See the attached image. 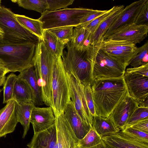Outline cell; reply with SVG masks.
<instances>
[{"instance_id": "4fadbf2b", "label": "cell", "mask_w": 148, "mask_h": 148, "mask_svg": "<svg viewBox=\"0 0 148 148\" xmlns=\"http://www.w3.org/2000/svg\"><path fill=\"white\" fill-rule=\"evenodd\" d=\"M124 78L131 96L138 103L148 98V77L125 73Z\"/></svg>"}, {"instance_id": "d4e9b609", "label": "cell", "mask_w": 148, "mask_h": 148, "mask_svg": "<svg viewBox=\"0 0 148 148\" xmlns=\"http://www.w3.org/2000/svg\"><path fill=\"white\" fill-rule=\"evenodd\" d=\"M125 7L123 5H119L118 8L100 24L92 36L91 45H96L100 42L111 25Z\"/></svg>"}, {"instance_id": "44dd1931", "label": "cell", "mask_w": 148, "mask_h": 148, "mask_svg": "<svg viewBox=\"0 0 148 148\" xmlns=\"http://www.w3.org/2000/svg\"><path fill=\"white\" fill-rule=\"evenodd\" d=\"M92 34L85 27L80 25L73 29L71 45L78 50L86 51L92 44Z\"/></svg>"}, {"instance_id": "7dc6e473", "label": "cell", "mask_w": 148, "mask_h": 148, "mask_svg": "<svg viewBox=\"0 0 148 148\" xmlns=\"http://www.w3.org/2000/svg\"><path fill=\"white\" fill-rule=\"evenodd\" d=\"M1 0H0V9L1 8Z\"/></svg>"}, {"instance_id": "74e56055", "label": "cell", "mask_w": 148, "mask_h": 148, "mask_svg": "<svg viewBox=\"0 0 148 148\" xmlns=\"http://www.w3.org/2000/svg\"><path fill=\"white\" fill-rule=\"evenodd\" d=\"M122 130L133 138L142 142L148 143V133L138 130L130 126L125 127Z\"/></svg>"}, {"instance_id": "d590c367", "label": "cell", "mask_w": 148, "mask_h": 148, "mask_svg": "<svg viewBox=\"0 0 148 148\" xmlns=\"http://www.w3.org/2000/svg\"><path fill=\"white\" fill-rule=\"evenodd\" d=\"M146 119H148V107L139 106L129 118L125 127L130 126Z\"/></svg>"}, {"instance_id": "f35d334b", "label": "cell", "mask_w": 148, "mask_h": 148, "mask_svg": "<svg viewBox=\"0 0 148 148\" xmlns=\"http://www.w3.org/2000/svg\"><path fill=\"white\" fill-rule=\"evenodd\" d=\"M74 0H47L48 5L47 10L53 11L61 8H66L73 3Z\"/></svg>"}, {"instance_id": "7a4b0ae2", "label": "cell", "mask_w": 148, "mask_h": 148, "mask_svg": "<svg viewBox=\"0 0 148 148\" xmlns=\"http://www.w3.org/2000/svg\"><path fill=\"white\" fill-rule=\"evenodd\" d=\"M57 58L48 49L42 40L36 45L33 67L41 88L42 101L44 104L52 108V82L54 66Z\"/></svg>"}, {"instance_id": "f546056e", "label": "cell", "mask_w": 148, "mask_h": 148, "mask_svg": "<svg viewBox=\"0 0 148 148\" xmlns=\"http://www.w3.org/2000/svg\"><path fill=\"white\" fill-rule=\"evenodd\" d=\"M148 63V41L137 48V52L130 60L128 68H135Z\"/></svg>"}, {"instance_id": "30bf717a", "label": "cell", "mask_w": 148, "mask_h": 148, "mask_svg": "<svg viewBox=\"0 0 148 148\" xmlns=\"http://www.w3.org/2000/svg\"><path fill=\"white\" fill-rule=\"evenodd\" d=\"M146 0H140L132 2L122 10L104 35L105 39L118 30L134 23L136 18Z\"/></svg>"}, {"instance_id": "6da1fadb", "label": "cell", "mask_w": 148, "mask_h": 148, "mask_svg": "<svg viewBox=\"0 0 148 148\" xmlns=\"http://www.w3.org/2000/svg\"><path fill=\"white\" fill-rule=\"evenodd\" d=\"M91 88L95 114L103 117H109L128 92L124 76L95 79Z\"/></svg>"}, {"instance_id": "277c9868", "label": "cell", "mask_w": 148, "mask_h": 148, "mask_svg": "<svg viewBox=\"0 0 148 148\" xmlns=\"http://www.w3.org/2000/svg\"><path fill=\"white\" fill-rule=\"evenodd\" d=\"M86 54L91 64L92 82L96 79L124 76L126 69L108 56L98 44L91 45L86 50Z\"/></svg>"}, {"instance_id": "cb8c5ba5", "label": "cell", "mask_w": 148, "mask_h": 148, "mask_svg": "<svg viewBox=\"0 0 148 148\" xmlns=\"http://www.w3.org/2000/svg\"><path fill=\"white\" fill-rule=\"evenodd\" d=\"M35 106L33 102L18 103L16 102V113L18 123L23 128L22 138H25L29 130L32 110Z\"/></svg>"}, {"instance_id": "8fae6325", "label": "cell", "mask_w": 148, "mask_h": 148, "mask_svg": "<svg viewBox=\"0 0 148 148\" xmlns=\"http://www.w3.org/2000/svg\"><path fill=\"white\" fill-rule=\"evenodd\" d=\"M55 117L58 148H78L79 140L75 134L64 113Z\"/></svg>"}, {"instance_id": "ab89813d", "label": "cell", "mask_w": 148, "mask_h": 148, "mask_svg": "<svg viewBox=\"0 0 148 148\" xmlns=\"http://www.w3.org/2000/svg\"><path fill=\"white\" fill-rule=\"evenodd\" d=\"M134 23L138 25L148 26V0L146 1L138 14Z\"/></svg>"}, {"instance_id": "836d02e7", "label": "cell", "mask_w": 148, "mask_h": 148, "mask_svg": "<svg viewBox=\"0 0 148 148\" xmlns=\"http://www.w3.org/2000/svg\"><path fill=\"white\" fill-rule=\"evenodd\" d=\"M119 5L114 6L112 8L97 17L91 22L84 25L85 27L92 34V36L100 24L118 8Z\"/></svg>"}, {"instance_id": "52a82bcc", "label": "cell", "mask_w": 148, "mask_h": 148, "mask_svg": "<svg viewBox=\"0 0 148 148\" xmlns=\"http://www.w3.org/2000/svg\"><path fill=\"white\" fill-rule=\"evenodd\" d=\"M93 10L79 8L53 11L47 10L38 19L41 22L43 30L69 26L75 27L80 25L81 19Z\"/></svg>"}, {"instance_id": "e0dca14e", "label": "cell", "mask_w": 148, "mask_h": 148, "mask_svg": "<svg viewBox=\"0 0 148 148\" xmlns=\"http://www.w3.org/2000/svg\"><path fill=\"white\" fill-rule=\"evenodd\" d=\"M16 102L10 101L0 110V137L13 132L18 123L16 109Z\"/></svg>"}, {"instance_id": "c3c4849f", "label": "cell", "mask_w": 148, "mask_h": 148, "mask_svg": "<svg viewBox=\"0 0 148 148\" xmlns=\"http://www.w3.org/2000/svg\"><path fill=\"white\" fill-rule=\"evenodd\" d=\"M1 90H0V92H1Z\"/></svg>"}, {"instance_id": "1f68e13d", "label": "cell", "mask_w": 148, "mask_h": 148, "mask_svg": "<svg viewBox=\"0 0 148 148\" xmlns=\"http://www.w3.org/2000/svg\"><path fill=\"white\" fill-rule=\"evenodd\" d=\"M101 137L92 127L82 139L79 140L78 148H88L96 146L102 142Z\"/></svg>"}, {"instance_id": "83f0119b", "label": "cell", "mask_w": 148, "mask_h": 148, "mask_svg": "<svg viewBox=\"0 0 148 148\" xmlns=\"http://www.w3.org/2000/svg\"><path fill=\"white\" fill-rule=\"evenodd\" d=\"M14 15L21 25L42 40L44 30L42 23L38 19H34L25 15L17 14H15Z\"/></svg>"}, {"instance_id": "d6a6232c", "label": "cell", "mask_w": 148, "mask_h": 148, "mask_svg": "<svg viewBox=\"0 0 148 148\" xmlns=\"http://www.w3.org/2000/svg\"><path fill=\"white\" fill-rule=\"evenodd\" d=\"M17 76L14 73L8 75L3 84V103H7L13 99L14 84Z\"/></svg>"}, {"instance_id": "7bdbcfd3", "label": "cell", "mask_w": 148, "mask_h": 148, "mask_svg": "<svg viewBox=\"0 0 148 148\" xmlns=\"http://www.w3.org/2000/svg\"><path fill=\"white\" fill-rule=\"evenodd\" d=\"M130 126L138 130L148 133V119L140 121Z\"/></svg>"}, {"instance_id": "60d3db41", "label": "cell", "mask_w": 148, "mask_h": 148, "mask_svg": "<svg viewBox=\"0 0 148 148\" xmlns=\"http://www.w3.org/2000/svg\"><path fill=\"white\" fill-rule=\"evenodd\" d=\"M107 10H99L93 9L81 19L80 21V25H84L91 22L105 12Z\"/></svg>"}, {"instance_id": "b9f144b4", "label": "cell", "mask_w": 148, "mask_h": 148, "mask_svg": "<svg viewBox=\"0 0 148 148\" xmlns=\"http://www.w3.org/2000/svg\"><path fill=\"white\" fill-rule=\"evenodd\" d=\"M125 73L140 75L148 77V63L135 68H128Z\"/></svg>"}, {"instance_id": "e575fe53", "label": "cell", "mask_w": 148, "mask_h": 148, "mask_svg": "<svg viewBox=\"0 0 148 148\" xmlns=\"http://www.w3.org/2000/svg\"><path fill=\"white\" fill-rule=\"evenodd\" d=\"M73 27L71 26L60 27L48 30L54 34L58 38L66 45L71 40Z\"/></svg>"}, {"instance_id": "2e32d148", "label": "cell", "mask_w": 148, "mask_h": 148, "mask_svg": "<svg viewBox=\"0 0 148 148\" xmlns=\"http://www.w3.org/2000/svg\"><path fill=\"white\" fill-rule=\"evenodd\" d=\"M148 32V26L134 23L118 30L106 39L125 41L136 45L144 40Z\"/></svg>"}, {"instance_id": "8d00e7d4", "label": "cell", "mask_w": 148, "mask_h": 148, "mask_svg": "<svg viewBox=\"0 0 148 148\" xmlns=\"http://www.w3.org/2000/svg\"><path fill=\"white\" fill-rule=\"evenodd\" d=\"M82 84L84 86V95L88 108L91 115L93 117L96 115V114L91 88V84L90 83L88 82H85Z\"/></svg>"}, {"instance_id": "4316f807", "label": "cell", "mask_w": 148, "mask_h": 148, "mask_svg": "<svg viewBox=\"0 0 148 148\" xmlns=\"http://www.w3.org/2000/svg\"><path fill=\"white\" fill-rule=\"evenodd\" d=\"M42 40L47 48L54 55L57 57L62 55L66 45L53 33L48 30H44Z\"/></svg>"}, {"instance_id": "3957f363", "label": "cell", "mask_w": 148, "mask_h": 148, "mask_svg": "<svg viewBox=\"0 0 148 148\" xmlns=\"http://www.w3.org/2000/svg\"><path fill=\"white\" fill-rule=\"evenodd\" d=\"M37 44L32 42H0V59L10 72L20 73L33 66V59Z\"/></svg>"}, {"instance_id": "5b68a950", "label": "cell", "mask_w": 148, "mask_h": 148, "mask_svg": "<svg viewBox=\"0 0 148 148\" xmlns=\"http://www.w3.org/2000/svg\"><path fill=\"white\" fill-rule=\"evenodd\" d=\"M10 9L1 6L0 9V27L4 33L0 42L21 43L27 42L37 44L42 40L38 36L21 25Z\"/></svg>"}, {"instance_id": "f6af8a7d", "label": "cell", "mask_w": 148, "mask_h": 148, "mask_svg": "<svg viewBox=\"0 0 148 148\" xmlns=\"http://www.w3.org/2000/svg\"><path fill=\"white\" fill-rule=\"evenodd\" d=\"M88 148H107L103 142H102L100 144L93 147Z\"/></svg>"}, {"instance_id": "ba28073f", "label": "cell", "mask_w": 148, "mask_h": 148, "mask_svg": "<svg viewBox=\"0 0 148 148\" xmlns=\"http://www.w3.org/2000/svg\"><path fill=\"white\" fill-rule=\"evenodd\" d=\"M67 51L61 56L66 72L72 74L82 83L88 82L91 85V63L87 58L86 51L78 50L69 42L66 45Z\"/></svg>"}, {"instance_id": "d6986e66", "label": "cell", "mask_w": 148, "mask_h": 148, "mask_svg": "<svg viewBox=\"0 0 148 148\" xmlns=\"http://www.w3.org/2000/svg\"><path fill=\"white\" fill-rule=\"evenodd\" d=\"M27 145L29 148H58L55 123L48 129L34 134Z\"/></svg>"}, {"instance_id": "603a6c76", "label": "cell", "mask_w": 148, "mask_h": 148, "mask_svg": "<svg viewBox=\"0 0 148 148\" xmlns=\"http://www.w3.org/2000/svg\"><path fill=\"white\" fill-rule=\"evenodd\" d=\"M92 128L101 137L117 133L120 130L110 117L95 115L93 118Z\"/></svg>"}, {"instance_id": "bcb514c9", "label": "cell", "mask_w": 148, "mask_h": 148, "mask_svg": "<svg viewBox=\"0 0 148 148\" xmlns=\"http://www.w3.org/2000/svg\"><path fill=\"white\" fill-rule=\"evenodd\" d=\"M4 35V32L0 27V42H1L3 38Z\"/></svg>"}, {"instance_id": "f1b7e54d", "label": "cell", "mask_w": 148, "mask_h": 148, "mask_svg": "<svg viewBox=\"0 0 148 148\" xmlns=\"http://www.w3.org/2000/svg\"><path fill=\"white\" fill-rule=\"evenodd\" d=\"M11 1L17 3L19 7L27 10L36 11L41 14L47 10L48 7L47 0H15Z\"/></svg>"}, {"instance_id": "7402d4cb", "label": "cell", "mask_w": 148, "mask_h": 148, "mask_svg": "<svg viewBox=\"0 0 148 148\" xmlns=\"http://www.w3.org/2000/svg\"><path fill=\"white\" fill-rule=\"evenodd\" d=\"M12 98L18 103H34L32 93L28 83L17 76L14 84Z\"/></svg>"}, {"instance_id": "4dcf8cb0", "label": "cell", "mask_w": 148, "mask_h": 148, "mask_svg": "<svg viewBox=\"0 0 148 148\" xmlns=\"http://www.w3.org/2000/svg\"><path fill=\"white\" fill-rule=\"evenodd\" d=\"M137 48L134 51H104L108 56L119 63L126 69L130 60L136 54Z\"/></svg>"}, {"instance_id": "7c38bea8", "label": "cell", "mask_w": 148, "mask_h": 148, "mask_svg": "<svg viewBox=\"0 0 148 148\" xmlns=\"http://www.w3.org/2000/svg\"><path fill=\"white\" fill-rule=\"evenodd\" d=\"M139 106L138 102L131 96L128 92L117 105L109 116L120 130L126 126L129 118Z\"/></svg>"}, {"instance_id": "ac0fdd59", "label": "cell", "mask_w": 148, "mask_h": 148, "mask_svg": "<svg viewBox=\"0 0 148 148\" xmlns=\"http://www.w3.org/2000/svg\"><path fill=\"white\" fill-rule=\"evenodd\" d=\"M64 113L77 138L79 140L83 138L91 127L82 121L71 100L67 105Z\"/></svg>"}, {"instance_id": "ee69618b", "label": "cell", "mask_w": 148, "mask_h": 148, "mask_svg": "<svg viewBox=\"0 0 148 148\" xmlns=\"http://www.w3.org/2000/svg\"><path fill=\"white\" fill-rule=\"evenodd\" d=\"M10 72L2 60L0 59V75H5Z\"/></svg>"}, {"instance_id": "ffe728a7", "label": "cell", "mask_w": 148, "mask_h": 148, "mask_svg": "<svg viewBox=\"0 0 148 148\" xmlns=\"http://www.w3.org/2000/svg\"><path fill=\"white\" fill-rule=\"evenodd\" d=\"M17 76L28 83L32 93L34 105L37 106L44 104L42 100L41 88L38 84L34 67L20 73Z\"/></svg>"}, {"instance_id": "8992f818", "label": "cell", "mask_w": 148, "mask_h": 148, "mask_svg": "<svg viewBox=\"0 0 148 148\" xmlns=\"http://www.w3.org/2000/svg\"><path fill=\"white\" fill-rule=\"evenodd\" d=\"M52 92V109L56 117L64 113L71 101L69 84L61 56L57 58L54 65Z\"/></svg>"}, {"instance_id": "9a60e30c", "label": "cell", "mask_w": 148, "mask_h": 148, "mask_svg": "<svg viewBox=\"0 0 148 148\" xmlns=\"http://www.w3.org/2000/svg\"><path fill=\"white\" fill-rule=\"evenodd\" d=\"M102 139L107 148H148V143L133 138L122 130Z\"/></svg>"}, {"instance_id": "484cf974", "label": "cell", "mask_w": 148, "mask_h": 148, "mask_svg": "<svg viewBox=\"0 0 148 148\" xmlns=\"http://www.w3.org/2000/svg\"><path fill=\"white\" fill-rule=\"evenodd\" d=\"M100 48L104 51H134L137 47L136 45L127 41L102 39L98 43Z\"/></svg>"}, {"instance_id": "5bb4252c", "label": "cell", "mask_w": 148, "mask_h": 148, "mask_svg": "<svg viewBox=\"0 0 148 148\" xmlns=\"http://www.w3.org/2000/svg\"><path fill=\"white\" fill-rule=\"evenodd\" d=\"M56 118L52 108L39 107L35 106L32 111L30 123L34 134L44 131L55 123Z\"/></svg>"}, {"instance_id": "9c48e42d", "label": "cell", "mask_w": 148, "mask_h": 148, "mask_svg": "<svg viewBox=\"0 0 148 148\" xmlns=\"http://www.w3.org/2000/svg\"><path fill=\"white\" fill-rule=\"evenodd\" d=\"M70 90L71 100L82 121L92 127L93 117L88 108L83 84L72 74L66 72Z\"/></svg>"}]
</instances>
